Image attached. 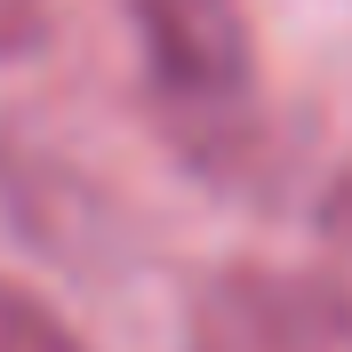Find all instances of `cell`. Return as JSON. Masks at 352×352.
<instances>
[{"mask_svg": "<svg viewBox=\"0 0 352 352\" xmlns=\"http://www.w3.org/2000/svg\"><path fill=\"white\" fill-rule=\"evenodd\" d=\"M160 88L184 104H232L248 88V24L241 0H120Z\"/></svg>", "mask_w": 352, "mask_h": 352, "instance_id": "7a4b0ae2", "label": "cell"}, {"mask_svg": "<svg viewBox=\"0 0 352 352\" xmlns=\"http://www.w3.org/2000/svg\"><path fill=\"white\" fill-rule=\"evenodd\" d=\"M0 352H88V344L32 296V288L0 280Z\"/></svg>", "mask_w": 352, "mask_h": 352, "instance_id": "3957f363", "label": "cell"}, {"mask_svg": "<svg viewBox=\"0 0 352 352\" xmlns=\"http://www.w3.org/2000/svg\"><path fill=\"white\" fill-rule=\"evenodd\" d=\"M41 48V0H0V65Z\"/></svg>", "mask_w": 352, "mask_h": 352, "instance_id": "277c9868", "label": "cell"}, {"mask_svg": "<svg viewBox=\"0 0 352 352\" xmlns=\"http://www.w3.org/2000/svg\"><path fill=\"white\" fill-rule=\"evenodd\" d=\"M192 352H352V296L312 272L232 264L192 305Z\"/></svg>", "mask_w": 352, "mask_h": 352, "instance_id": "6da1fadb", "label": "cell"}]
</instances>
